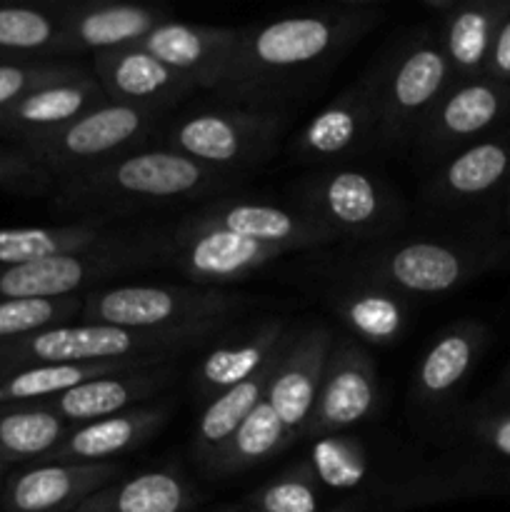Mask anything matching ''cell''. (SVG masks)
<instances>
[{
    "label": "cell",
    "mask_w": 510,
    "mask_h": 512,
    "mask_svg": "<svg viewBox=\"0 0 510 512\" xmlns=\"http://www.w3.org/2000/svg\"><path fill=\"white\" fill-rule=\"evenodd\" d=\"M380 15L375 0H343L245 25L215 95L228 105L288 110L285 105L320 83Z\"/></svg>",
    "instance_id": "obj_1"
},
{
    "label": "cell",
    "mask_w": 510,
    "mask_h": 512,
    "mask_svg": "<svg viewBox=\"0 0 510 512\" xmlns=\"http://www.w3.org/2000/svg\"><path fill=\"white\" fill-rule=\"evenodd\" d=\"M243 178L218 173L163 145H143L100 168L58 180L50 193L55 213L110 223L153 210L220 198Z\"/></svg>",
    "instance_id": "obj_2"
},
{
    "label": "cell",
    "mask_w": 510,
    "mask_h": 512,
    "mask_svg": "<svg viewBox=\"0 0 510 512\" xmlns=\"http://www.w3.org/2000/svg\"><path fill=\"white\" fill-rule=\"evenodd\" d=\"M228 323L175 330H130L100 323H65L25 338L0 343V370L55 363H123V360H178L188 350L218 338Z\"/></svg>",
    "instance_id": "obj_3"
},
{
    "label": "cell",
    "mask_w": 510,
    "mask_h": 512,
    "mask_svg": "<svg viewBox=\"0 0 510 512\" xmlns=\"http://www.w3.org/2000/svg\"><path fill=\"white\" fill-rule=\"evenodd\" d=\"M288 125V110L218 105L165 120L158 145L210 170L245 178L273 158Z\"/></svg>",
    "instance_id": "obj_4"
},
{
    "label": "cell",
    "mask_w": 510,
    "mask_h": 512,
    "mask_svg": "<svg viewBox=\"0 0 510 512\" xmlns=\"http://www.w3.org/2000/svg\"><path fill=\"white\" fill-rule=\"evenodd\" d=\"M253 298L228 288L175 283H115L83 295L80 323L130 330H175L205 323H230Z\"/></svg>",
    "instance_id": "obj_5"
},
{
    "label": "cell",
    "mask_w": 510,
    "mask_h": 512,
    "mask_svg": "<svg viewBox=\"0 0 510 512\" xmlns=\"http://www.w3.org/2000/svg\"><path fill=\"white\" fill-rule=\"evenodd\" d=\"M483 258L468 245L443 238H410L403 243L380 240L345 253L328 265L333 283L360 280L383 285L403 298H438L460 288Z\"/></svg>",
    "instance_id": "obj_6"
},
{
    "label": "cell",
    "mask_w": 510,
    "mask_h": 512,
    "mask_svg": "<svg viewBox=\"0 0 510 512\" xmlns=\"http://www.w3.org/2000/svg\"><path fill=\"white\" fill-rule=\"evenodd\" d=\"M293 205L320 220L338 240L380 243L405 223L400 195L378 175L353 165H328L293 185Z\"/></svg>",
    "instance_id": "obj_7"
},
{
    "label": "cell",
    "mask_w": 510,
    "mask_h": 512,
    "mask_svg": "<svg viewBox=\"0 0 510 512\" xmlns=\"http://www.w3.org/2000/svg\"><path fill=\"white\" fill-rule=\"evenodd\" d=\"M383 60L380 85L378 145L400 148L413 143L415 133L433 105L453 85L455 75L445 58L438 30L430 25L410 28L390 45Z\"/></svg>",
    "instance_id": "obj_8"
},
{
    "label": "cell",
    "mask_w": 510,
    "mask_h": 512,
    "mask_svg": "<svg viewBox=\"0 0 510 512\" xmlns=\"http://www.w3.org/2000/svg\"><path fill=\"white\" fill-rule=\"evenodd\" d=\"M165 245L160 228L138 230L133 240L115 248L88 250V253L55 255L0 268V300H58L85 295L105 280H113L130 270L160 265Z\"/></svg>",
    "instance_id": "obj_9"
},
{
    "label": "cell",
    "mask_w": 510,
    "mask_h": 512,
    "mask_svg": "<svg viewBox=\"0 0 510 512\" xmlns=\"http://www.w3.org/2000/svg\"><path fill=\"white\" fill-rule=\"evenodd\" d=\"M163 125V113L105 100L58 133L20 150H25L35 163L43 165L58 183L70 175L100 168L120 155L143 148L150 140L158 138Z\"/></svg>",
    "instance_id": "obj_10"
},
{
    "label": "cell",
    "mask_w": 510,
    "mask_h": 512,
    "mask_svg": "<svg viewBox=\"0 0 510 512\" xmlns=\"http://www.w3.org/2000/svg\"><path fill=\"white\" fill-rule=\"evenodd\" d=\"M380 85L383 60L378 58L295 133L290 140L293 158L328 168L378 145Z\"/></svg>",
    "instance_id": "obj_11"
},
{
    "label": "cell",
    "mask_w": 510,
    "mask_h": 512,
    "mask_svg": "<svg viewBox=\"0 0 510 512\" xmlns=\"http://www.w3.org/2000/svg\"><path fill=\"white\" fill-rule=\"evenodd\" d=\"M175 225L188 230H225V233L240 235V238L255 240V243L280 245V248H288L290 253L318 250L338 243V238L320 220L310 218L295 205L223 198V195L185 213L183 218L175 220Z\"/></svg>",
    "instance_id": "obj_12"
},
{
    "label": "cell",
    "mask_w": 510,
    "mask_h": 512,
    "mask_svg": "<svg viewBox=\"0 0 510 512\" xmlns=\"http://www.w3.org/2000/svg\"><path fill=\"white\" fill-rule=\"evenodd\" d=\"M160 235L165 245L163 263L178 268L193 285L205 288L240 283L290 253L280 245L255 243L215 228L188 230L170 223L160 228Z\"/></svg>",
    "instance_id": "obj_13"
},
{
    "label": "cell",
    "mask_w": 510,
    "mask_h": 512,
    "mask_svg": "<svg viewBox=\"0 0 510 512\" xmlns=\"http://www.w3.org/2000/svg\"><path fill=\"white\" fill-rule=\"evenodd\" d=\"M378 398V370L370 348L350 335H335L303 440L330 438L363 423L375 410Z\"/></svg>",
    "instance_id": "obj_14"
},
{
    "label": "cell",
    "mask_w": 510,
    "mask_h": 512,
    "mask_svg": "<svg viewBox=\"0 0 510 512\" xmlns=\"http://www.w3.org/2000/svg\"><path fill=\"white\" fill-rule=\"evenodd\" d=\"M508 103L510 88L490 75L453 80L418 128L413 145L435 160L458 153L498 123Z\"/></svg>",
    "instance_id": "obj_15"
},
{
    "label": "cell",
    "mask_w": 510,
    "mask_h": 512,
    "mask_svg": "<svg viewBox=\"0 0 510 512\" xmlns=\"http://www.w3.org/2000/svg\"><path fill=\"white\" fill-rule=\"evenodd\" d=\"M333 340L335 333L330 325H300L293 328V335L275 363L265 400L283 423L290 445L305 438Z\"/></svg>",
    "instance_id": "obj_16"
},
{
    "label": "cell",
    "mask_w": 510,
    "mask_h": 512,
    "mask_svg": "<svg viewBox=\"0 0 510 512\" xmlns=\"http://www.w3.org/2000/svg\"><path fill=\"white\" fill-rule=\"evenodd\" d=\"M90 73L103 88L105 98L130 108L168 115L175 105L193 95L195 85L140 45L95 53Z\"/></svg>",
    "instance_id": "obj_17"
},
{
    "label": "cell",
    "mask_w": 510,
    "mask_h": 512,
    "mask_svg": "<svg viewBox=\"0 0 510 512\" xmlns=\"http://www.w3.org/2000/svg\"><path fill=\"white\" fill-rule=\"evenodd\" d=\"M238 38L240 28L183 23L168 18L150 30L138 45L163 60L175 73L188 78L198 90L215 93L233 65Z\"/></svg>",
    "instance_id": "obj_18"
},
{
    "label": "cell",
    "mask_w": 510,
    "mask_h": 512,
    "mask_svg": "<svg viewBox=\"0 0 510 512\" xmlns=\"http://www.w3.org/2000/svg\"><path fill=\"white\" fill-rule=\"evenodd\" d=\"M53 5L63 23L70 55L130 48L170 18L163 8L130 0H68Z\"/></svg>",
    "instance_id": "obj_19"
},
{
    "label": "cell",
    "mask_w": 510,
    "mask_h": 512,
    "mask_svg": "<svg viewBox=\"0 0 510 512\" xmlns=\"http://www.w3.org/2000/svg\"><path fill=\"white\" fill-rule=\"evenodd\" d=\"M178 375L173 363L145 365V368H128L120 373L103 375V378L88 380L78 388L60 393L55 398L35 403L48 413L58 415L65 425H83L93 420L110 418L123 410L138 408L148 400H155Z\"/></svg>",
    "instance_id": "obj_20"
},
{
    "label": "cell",
    "mask_w": 510,
    "mask_h": 512,
    "mask_svg": "<svg viewBox=\"0 0 510 512\" xmlns=\"http://www.w3.org/2000/svg\"><path fill=\"white\" fill-rule=\"evenodd\" d=\"M125 475L120 463H35L5 483L8 512H70Z\"/></svg>",
    "instance_id": "obj_21"
},
{
    "label": "cell",
    "mask_w": 510,
    "mask_h": 512,
    "mask_svg": "<svg viewBox=\"0 0 510 512\" xmlns=\"http://www.w3.org/2000/svg\"><path fill=\"white\" fill-rule=\"evenodd\" d=\"M295 325L283 318H265L235 330L230 338H215L195 370V393L208 403L223 390L258 375L288 343Z\"/></svg>",
    "instance_id": "obj_22"
},
{
    "label": "cell",
    "mask_w": 510,
    "mask_h": 512,
    "mask_svg": "<svg viewBox=\"0 0 510 512\" xmlns=\"http://www.w3.org/2000/svg\"><path fill=\"white\" fill-rule=\"evenodd\" d=\"M105 100L108 98L98 80L93 78L90 70H85L70 80L33 90L18 103L0 110V135L5 140H13L15 148H25V145L58 133Z\"/></svg>",
    "instance_id": "obj_23"
},
{
    "label": "cell",
    "mask_w": 510,
    "mask_h": 512,
    "mask_svg": "<svg viewBox=\"0 0 510 512\" xmlns=\"http://www.w3.org/2000/svg\"><path fill=\"white\" fill-rule=\"evenodd\" d=\"M168 418V403H145L110 418L73 425L63 443L40 463H115L120 455L153 440Z\"/></svg>",
    "instance_id": "obj_24"
},
{
    "label": "cell",
    "mask_w": 510,
    "mask_h": 512,
    "mask_svg": "<svg viewBox=\"0 0 510 512\" xmlns=\"http://www.w3.org/2000/svg\"><path fill=\"white\" fill-rule=\"evenodd\" d=\"M425 8L440 15V43L445 58L453 68L455 80L478 78L485 75L490 50L500 25L510 15V3H493V0H428Z\"/></svg>",
    "instance_id": "obj_25"
},
{
    "label": "cell",
    "mask_w": 510,
    "mask_h": 512,
    "mask_svg": "<svg viewBox=\"0 0 510 512\" xmlns=\"http://www.w3.org/2000/svg\"><path fill=\"white\" fill-rule=\"evenodd\" d=\"M138 230L120 228L93 220H73L45 228H0V268L30 260L55 258V255L105 250L133 240Z\"/></svg>",
    "instance_id": "obj_26"
},
{
    "label": "cell",
    "mask_w": 510,
    "mask_h": 512,
    "mask_svg": "<svg viewBox=\"0 0 510 512\" xmlns=\"http://www.w3.org/2000/svg\"><path fill=\"white\" fill-rule=\"evenodd\" d=\"M330 305L350 338L365 348H388L403 338L408 328V298L383 285L340 280L330 293Z\"/></svg>",
    "instance_id": "obj_27"
},
{
    "label": "cell",
    "mask_w": 510,
    "mask_h": 512,
    "mask_svg": "<svg viewBox=\"0 0 510 512\" xmlns=\"http://www.w3.org/2000/svg\"><path fill=\"white\" fill-rule=\"evenodd\" d=\"M195 488L178 463L120 478L70 512H188Z\"/></svg>",
    "instance_id": "obj_28"
},
{
    "label": "cell",
    "mask_w": 510,
    "mask_h": 512,
    "mask_svg": "<svg viewBox=\"0 0 510 512\" xmlns=\"http://www.w3.org/2000/svg\"><path fill=\"white\" fill-rule=\"evenodd\" d=\"M483 345V330L475 323H458L443 330L420 358L413 373V395L418 405L445 403L468 378Z\"/></svg>",
    "instance_id": "obj_29"
},
{
    "label": "cell",
    "mask_w": 510,
    "mask_h": 512,
    "mask_svg": "<svg viewBox=\"0 0 510 512\" xmlns=\"http://www.w3.org/2000/svg\"><path fill=\"white\" fill-rule=\"evenodd\" d=\"M173 360L143 358L123 360V363H55V365H28V368L0 370V405H35L55 398L60 393L78 388L88 380L103 375L120 373L128 368H145V365H163Z\"/></svg>",
    "instance_id": "obj_30"
},
{
    "label": "cell",
    "mask_w": 510,
    "mask_h": 512,
    "mask_svg": "<svg viewBox=\"0 0 510 512\" xmlns=\"http://www.w3.org/2000/svg\"><path fill=\"white\" fill-rule=\"evenodd\" d=\"M280 353H283V350H280ZM280 353L275 355L258 375L233 385V388L223 390V393H218L215 398H210L208 403L203 405V413H200L193 440V453L195 458H198V463L203 465V470L208 468L210 460L228 445V440L233 438L235 430L243 425V420L263 403Z\"/></svg>",
    "instance_id": "obj_31"
},
{
    "label": "cell",
    "mask_w": 510,
    "mask_h": 512,
    "mask_svg": "<svg viewBox=\"0 0 510 512\" xmlns=\"http://www.w3.org/2000/svg\"><path fill=\"white\" fill-rule=\"evenodd\" d=\"M0 58L68 60L65 30L55 5H0Z\"/></svg>",
    "instance_id": "obj_32"
},
{
    "label": "cell",
    "mask_w": 510,
    "mask_h": 512,
    "mask_svg": "<svg viewBox=\"0 0 510 512\" xmlns=\"http://www.w3.org/2000/svg\"><path fill=\"white\" fill-rule=\"evenodd\" d=\"M510 168V148L500 140L470 143L440 165L430 183L433 198L440 203H460L493 190Z\"/></svg>",
    "instance_id": "obj_33"
},
{
    "label": "cell",
    "mask_w": 510,
    "mask_h": 512,
    "mask_svg": "<svg viewBox=\"0 0 510 512\" xmlns=\"http://www.w3.org/2000/svg\"><path fill=\"white\" fill-rule=\"evenodd\" d=\"M68 430L58 415L35 405H0V463L8 468L40 463L63 443Z\"/></svg>",
    "instance_id": "obj_34"
},
{
    "label": "cell",
    "mask_w": 510,
    "mask_h": 512,
    "mask_svg": "<svg viewBox=\"0 0 510 512\" xmlns=\"http://www.w3.org/2000/svg\"><path fill=\"white\" fill-rule=\"evenodd\" d=\"M288 448V433H285L283 423L278 420L275 410L270 408L268 400L263 398V403L235 430L228 445L210 460L205 473L213 475V478H228V475L245 473V470L275 458V455H280Z\"/></svg>",
    "instance_id": "obj_35"
},
{
    "label": "cell",
    "mask_w": 510,
    "mask_h": 512,
    "mask_svg": "<svg viewBox=\"0 0 510 512\" xmlns=\"http://www.w3.org/2000/svg\"><path fill=\"white\" fill-rule=\"evenodd\" d=\"M250 512H325L323 485L308 460L288 465L248 495Z\"/></svg>",
    "instance_id": "obj_36"
},
{
    "label": "cell",
    "mask_w": 510,
    "mask_h": 512,
    "mask_svg": "<svg viewBox=\"0 0 510 512\" xmlns=\"http://www.w3.org/2000/svg\"><path fill=\"white\" fill-rule=\"evenodd\" d=\"M80 308H83V295L58 300H0V343L75 323Z\"/></svg>",
    "instance_id": "obj_37"
},
{
    "label": "cell",
    "mask_w": 510,
    "mask_h": 512,
    "mask_svg": "<svg viewBox=\"0 0 510 512\" xmlns=\"http://www.w3.org/2000/svg\"><path fill=\"white\" fill-rule=\"evenodd\" d=\"M80 73H85V68L73 60L0 58V110L18 103L33 90L70 80Z\"/></svg>",
    "instance_id": "obj_38"
},
{
    "label": "cell",
    "mask_w": 510,
    "mask_h": 512,
    "mask_svg": "<svg viewBox=\"0 0 510 512\" xmlns=\"http://www.w3.org/2000/svg\"><path fill=\"white\" fill-rule=\"evenodd\" d=\"M308 463L313 465L323 488L350 490L365 478V455L353 440L340 435L315 440L313 458Z\"/></svg>",
    "instance_id": "obj_39"
},
{
    "label": "cell",
    "mask_w": 510,
    "mask_h": 512,
    "mask_svg": "<svg viewBox=\"0 0 510 512\" xmlns=\"http://www.w3.org/2000/svg\"><path fill=\"white\" fill-rule=\"evenodd\" d=\"M55 178L35 163L25 150L0 148V190L18 195H48L53 193Z\"/></svg>",
    "instance_id": "obj_40"
},
{
    "label": "cell",
    "mask_w": 510,
    "mask_h": 512,
    "mask_svg": "<svg viewBox=\"0 0 510 512\" xmlns=\"http://www.w3.org/2000/svg\"><path fill=\"white\" fill-rule=\"evenodd\" d=\"M485 75L500 80V83L510 88V15L505 18V23L500 25L498 35H495L488 65H485Z\"/></svg>",
    "instance_id": "obj_41"
},
{
    "label": "cell",
    "mask_w": 510,
    "mask_h": 512,
    "mask_svg": "<svg viewBox=\"0 0 510 512\" xmlns=\"http://www.w3.org/2000/svg\"><path fill=\"white\" fill-rule=\"evenodd\" d=\"M478 438L495 453L510 458V415H500V418L483 420L478 425Z\"/></svg>",
    "instance_id": "obj_42"
},
{
    "label": "cell",
    "mask_w": 510,
    "mask_h": 512,
    "mask_svg": "<svg viewBox=\"0 0 510 512\" xmlns=\"http://www.w3.org/2000/svg\"><path fill=\"white\" fill-rule=\"evenodd\" d=\"M325 512H360V503L358 500H343V503H338L335 508H330Z\"/></svg>",
    "instance_id": "obj_43"
},
{
    "label": "cell",
    "mask_w": 510,
    "mask_h": 512,
    "mask_svg": "<svg viewBox=\"0 0 510 512\" xmlns=\"http://www.w3.org/2000/svg\"><path fill=\"white\" fill-rule=\"evenodd\" d=\"M5 470H8V465H3V463H0V480H3V475H5Z\"/></svg>",
    "instance_id": "obj_44"
},
{
    "label": "cell",
    "mask_w": 510,
    "mask_h": 512,
    "mask_svg": "<svg viewBox=\"0 0 510 512\" xmlns=\"http://www.w3.org/2000/svg\"><path fill=\"white\" fill-rule=\"evenodd\" d=\"M238 512H250V510H238Z\"/></svg>",
    "instance_id": "obj_45"
}]
</instances>
